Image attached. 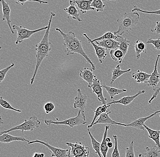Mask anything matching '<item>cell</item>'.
Instances as JSON below:
<instances>
[{"instance_id":"31","label":"cell","mask_w":160,"mask_h":157,"mask_svg":"<svg viewBox=\"0 0 160 157\" xmlns=\"http://www.w3.org/2000/svg\"><path fill=\"white\" fill-rule=\"evenodd\" d=\"M88 131L89 135L90 137L91 138V142H92V146L93 149L94 150L96 154L99 157H103L101 152V143L98 142L97 140L92 135L89 129L88 128Z\"/></svg>"},{"instance_id":"24","label":"cell","mask_w":160,"mask_h":157,"mask_svg":"<svg viewBox=\"0 0 160 157\" xmlns=\"http://www.w3.org/2000/svg\"><path fill=\"white\" fill-rule=\"evenodd\" d=\"M143 126L148 133L149 138L153 140L156 145L160 149V130H152L147 126L145 124Z\"/></svg>"},{"instance_id":"38","label":"cell","mask_w":160,"mask_h":157,"mask_svg":"<svg viewBox=\"0 0 160 157\" xmlns=\"http://www.w3.org/2000/svg\"><path fill=\"white\" fill-rule=\"evenodd\" d=\"M15 66L14 63H12L7 67L2 69L0 71V83L2 82L4 80L5 77L8 73V72L11 70L12 68L13 67Z\"/></svg>"},{"instance_id":"7","label":"cell","mask_w":160,"mask_h":157,"mask_svg":"<svg viewBox=\"0 0 160 157\" xmlns=\"http://www.w3.org/2000/svg\"><path fill=\"white\" fill-rule=\"evenodd\" d=\"M48 26L40 28L37 30H30L22 26H18L17 25H14L12 26L13 30L17 31V38L15 44L16 45L22 43L25 40L30 38L33 35L39 32H40L47 30L48 28Z\"/></svg>"},{"instance_id":"10","label":"cell","mask_w":160,"mask_h":157,"mask_svg":"<svg viewBox=\"0 0 160 157\" xmlns=\"http://www.w3.org/2000/svg\"><path fill=\"white\" fill-rule=\"evenodd\" d=\"M88 87L92 89L93 92L96 94L98 100L103 105H106L108 104L107 103L108 99L104 96L103 94V87L102 83L100 82L99 80L97 78V76L95 78L92 84Z\"/></svg>"},{"instance_id":"50","label":"cell","mask_w":160,"mask_h":157,"mask_svg":"<svg viewBox=\"0 0 160 157\" xmlns=\"http://www.w3.org/2000/svg\"><path fill=\"white\" fill-rule=\"evenodd\" d=\"M138 157H142V154H139L138 155Z\"/></svg>"},{"instance_id":"13","label":"cell","mask_w":160,"mask_h":157,"mask_svg":"<svg viewBox=\"0 0 160 157\" xmlns=\"http://www.w3.org/2000/svg\"><path fill=\"white\" fill-rule=\"evenodd\" d=\"M111 114V110H110L109 109L108 111L102 114L99 117L98 119L94 123L93 126L98 124H106V125H118L126 127V124L118 122L111 119L109 116L110 114Z\"/></svg>"},{"instance_id":"42","label":"cell","mask_w":160,"mask_h":157,"mask_svg":"<svg viewBox=\"0 0 160 157\" xmlns=\"http://www.w3.org/2000/svg\"><path fill=\"white\" fill-rule=\"evenodd\" d=\"M16 2L17 4L22 5V6H23L25 3L28 2H37L39 3L40 4H45L48 3V2L47 1H42V0H16Z\"/></svg>"},{"instance_id":"35","label":"cell","mask_w":160,"mask_h":157,"mask_svg":"<svg viewBox=\"0 0 160 157\" xmlns=\"http://www.w3.org/2000/svg\"><path fill=\"white\" fill-rule=\"evenodd\" d=\"M91 6L94 8L97 12H103L106 5L102 0H93Z\"/></svg>"},{"instance_id":"15","label":"cell","mask_w":160,"mask_h":157,"mask_svg":"<svg viewBox=\"0 0 160 157\" xmlns=\"http://www.w3.org/2000/svg\"><path fill=\"white\" fill-rule=\"evenodd\" d=\"M70 6L68 7L65 8L64 10L69 17H72L73 19L77 20L79 22H82V19L80 17L79 10L78 9L77 6L73 0H69Z\"/></svg>"},{"instance_id":"29","label":"cell","mask_w":160,"mask_h":157,"mask_svg":"<svg viewBox=\"0 0 160 157\" xmlns=\"http://www.w3.org/2000/svg\"><path fill=\"white\" fill-rule=\"evenodd\" d=\"M131 71V69H129L127 70H122L121 69V66L120 65H118L115 68L113 69L112 71V76L111 79V84H113V83L117 80L120 76H122L124 74L130 72Z\"/></svg>"},{"instance_id":"3","label":"cell","mask_w":160,"mask_h":157,"mask_svg":"<svg viewBox=\"0 0 160 157\" xmlns=\"http://www.w3.org/2000/svg\"><path fill=\"white\" fill-rule=\"evenodd\" d=\"M140 15L138 12H125L123 16L117 20L118 24V29L114 32V34L121 36L126 32H128L138 23Z\"/></svg>"},{"instance_id":"8","label":"cell","mask_w":160,"mask_h":157,"mask_svg":"<svg viewBox=\"0 0 160 157\" xmlns=\"http://www.w3.org/2000/svg\"><path fill=\"white\" fill-rule=\"evenodd\" d=\"M39 144L43 145L49 150L52 153V157H68V149H62L61 148L55 147L51 145L48 143L45 142L40 140H36L33 141H30L28 144Z\"/></svg>"},{"instance_id":"28","label":"cell","mask_w":160,"mask_h":157,"mask_svg":"<svg viewBox=\"0 0 160 157\" xmlns=\"http://www.w3.org/2000/svg\"><path fill=\"white\" fill-rule=\"evenodd\" d=\"M109 129V126L107 125L105 126L104 133L101 144V152L103 157H107L108 151L109 148L108 146V142L106 141V138L108 137V131Z\"/></svg>"},{"instance_id":"12","label":"cell","mask_w":160,"mask_h":157,"mask_svg":"<svg viewBox=\"0 0 160 157\" xmlns=\"http://www.w3.org/2000/svg\"><path fill=\"white\" fill-rule=\"evenodd\" d=\"M160 57V55H158L155 62L154 69L153 72L151 74V77L149 80L148 82V86L152 87L154 91L157 87V86H158L160 82V74L159 73L158 70V63Z\"/></svg>"},{"instance_id":"2","label":"cell","mask_w":160,"mask_h":157,"mask_svg":"<svg viewBox=\"0 0 160 157\" xmlns=\"http://www.w3.org/2000/svg\"><path fill=\"white\" fill-rule=\"evenodd\" d=\"M56 16V15L55 13L51 12L48 25V27L47 29L46 30L44 36L43 37L41 42L36 45V64L34 71L30 81L31 85H32L34 82L36 76L41 64L43 60L48 56L50 52L52 50L51 47L52 44L49 41L50 31L53 18Z\"/></svg>"},{"instance_id":"18","label":"cell","mask_w":160,"mask_h":157,"mask_svg":"<svg viewBox=\"0 0 160 157\" xmlns=\"http://www.w3.org/2000/svg\"><path fill=\"white\" fill-rule=\"evenodd\" d=\"M93 70L91 68L85 67L83 70H81L79 76L85 81L87 82L88 86H91L96 76L94 74Z\"/></svg>"},{"instance_id":"33","label":"cell","mask_w":160,"mask_h":157,"mask_svg":"<svg viewBox=\"0 0 160 157\" xmlns=\"http://www.w3.org/2000/svg\"><path fill=\"white\" fill-rule=\"evenodd\" d=\"M144 157H160V149L157 145L153 147L146 148Z\"/></svg>"},{"instance_id":"26","label":"cell","mask_w":160,"mask_h":157,"mask_svg":"<svg viewBox=\"0 0 160 157\" xmlns=\"http://www.w3.org/2000/svg\"><path fill=\"white\" fill-rule=\"evenodd\" d=\"M110 107H111V105H108V104H106V105H102L98 107L94 111V116L93 119L92 121V122L88 126V129H90V128L92 127L93 125L96 121V119L99 117L102 114L108 111Z\"/></svg>"},{"instance_id":"20","label":"cell","mask_w":160,"mask_h":157,"mask_svg":"<svg viewBox=\"0 0 160 157\" xmlns=\"http://www.w3.org/2000/svg\"><path fill=\"white\" fill-rule=\"evenodd\" d=\"M96 44L104 48L106 50H112L118 48L119 42L113 39L104 40L95 42Z\"/></svg>"},{"instance_id":"44","label":"cell","mask_w":160,"mask_h":157,"mask_svg":"<svg viewBox=\"0 0 160 157\" xmlns=\"http://www.w3.org/2000/svg\"><path fill=\"white\" fill-rule=\"evenodd\" d=\"M151 32L156 34H160V21L156 22V26L153 29H151Z\"/></svg>"},{"instance_id":"51","label":"cell","mask_w":160,"mask_h":157,"mask_svg":"<svg viewBox=\"0 0 160 157\" xmlns=\"http://www.w3.org/2000/svg\"></svg>"},{"instance_id":"39","label":"cell","mask_w":160,"mask_h":157,"mask_svg":"<svg viewBox=\"0 0 160 157\" xmlns=\"http://www.w3.org/2000/svg\"><path fill=\"white\" fill-rule=\"evenodd\" d=\"M138 12L144 13L149 14H156L160 15V10L154 11H146L141 9L137 6H133V9L132 10V12Z\"/></svg>"},{"instance_id":"1","label":"cell","mask_w":160,"mask_h":157,"mask_svg":"<svg viewBox=\"0 0 160 157\" xmlns=\"http://www.w3.org/2000/svg\"><path fill=\"white\" fill-rule=\"evenodd\" d=\"M57 32L61 34L63 38L66 55L67 56L74 55L75 53L79 54L85 59L86 62L90 64L92 68L94 71L96 70V66L92 61L89 56L85 52L83 47L82 43L76 37V34L72 31H70L67 33H65L63 31L57 28Z\"/></svg>"},{"instance_id":"5","label":"cell","mask_w":160,"mask_h":157,"mask_svg":"<svg viewBox=\"0 0 160 157\" xmlns=\"http://www.w3.org/2000/svg\"><path fill=\"white\" fill-rule=\"evenodd\" d=\"M41 122L35 115L32 116L29 119H25L24 121L18 125L13 127L7 130L1 132V134L9 133L16 130H20L22 133L25 131H33L38 129L41 125Z\"/></svg>"},{"instance_id":"43","label":"cell","mask_w":160,"mask_h":157,"mask_svg":"<svg viewBox=\"0 0 160 157\" xmlns=\"http://www.w3.org/2000/svg\"><path fill=\"white\" fill-rule=\"evenodd\" d=\"M160 86L158 87H157L156 89H155L154 93L153 94L152 97H151V99H150L149 101H148V103H152V101H154V100H155V99H156L157 97H158V95H159V94L160 93Z\"/></svg>"},{"instance_id":"45","label":"cell","mask_w":160,"mask_h":157,"mask_svg":"<svg viewBox=\"0 0 160 157\" xmlns=\"http://www.w3.org/2000/svg\"><path fill=\"white\" fill-rule=\"evenodd\" d=\"M32 157H45V154L44 153L36 152L33 155Z\"/></svg>"},{"instance_id":"46","label":"cell","mask_w":160,"mask_h":157,"mask_svg":"<svg viewBox=\"0 0 160 157\" xmlns=\"http://www.w3.org/2000/svg\"><path fill=\"white\" fill-rule=\"evenodd\" d=\"M108 146L109 148H112L113 146V143L112 142L108 143Z\"/></svg>"},{"instance_id":"49","label":"cell","mask_w":160,"mask_h":157,"mask_svg":"<svg viewBox=\"0 0 160 157\" xmlns=\"http://www.w3.org/2000/svg\"><path fill=\"white\" fill-rule=\"evenodd\" d=\"M4 122H3L2 121V118H1V126H2V124H3Z\"/></svg>"},{"instance_id":"11","label":"cell","mask_w":160,"mask_h":157,"mask_svg":"<svg viewBox=\"0 0 160 157\" xmlns=\"http://www.w3.org/2000/svg\"><path fill=\"white\" fill-rule=\"evenodd\" d=\"M160 114V110L156 111L154 113L151 114L148 116L136 119L134 121L128 124H126V127H131L134 128L137 130H145L146 129L144 127L145 122L150 119L158 115V114Z\"/></svg>"},{"instance_id":"27","label":"cell","mask_w":160,"mask_h":157,"mask_svg":"<svg viewBox=\"0 0 160 157\" xmlns=\"http://www.w3.org/2000/svg\"><path fill=\"white\" fill-rule=\"evenodd\" d=\"M134 48L137 59L141 58V54L142 53H147V46L146 44L141 40H138L135 42Z\"/></svg>"},{"instance_id":"19","label":"cell","mask_w":160,"mask_h":157,"mask_svg":"<svg viewBox=\"0 0 160 157\" xmlns=\"http://www.w3.org/2000/svg\"><path fill=\"white\" fill-rule=\"evenodd\" d=\"M15 141L27 142L28 143L30 141L25 138L15 136L8 133L0 134V142L2 144H9Z\"/></svg>"},{"instance_id":"36","label":"cell","mask_w":160,"mask_h":157,"mask_svg":"<svg viewBox=\"0 0 160 157\" xmlns=\"http://www.w3.org/2000/svg\"><path fill=\"white\" fill-rule=\"evenodd\" d=\"M134 141H132L129 146L125 150V157H135Z\"/></svg>"},{"instance_id":"37","label":"cell","mask_w":160,"mask_h":157,"mask_svg":"<svg viewBox=\"0 0 160 157\" xmlns=\"http://www.w3.org/2000/svg\"><path fill=\"white\" fill-rule=\"evenodd\" d=\"M113 138L115 141V146L112 154V157H120L118 146V137L116 135L113 136Z\"/></svg>"},{"instance_id":"47","label":"cell","mask_w":160,"mask_h":157,"mask_svg":"<svg viewBox=\"0 0 160 157\" xmlns=\"http://www.w3.org/2000/svg\"><path fill=\"white\" fill-rule=\"evenodd\" d=\"M106 141H107V142L109 143L110 142H111V141H112V140H111V138L110 137H107V138H106Z\"/></svg>"},{"instance_id":"30","label":"cell","mask_w":160,"mask_h":157,"mask_svg":"<svg viewBox=\"0 0 160 157\" xmlns=\"http://www.w3.org/2000/svg\"><path fill=\"white\" fill-rule=\"evenodd\" d=\"M110 55L113 60L115 61H118L119 64L122 63L125 56L123 52L119 48L111 50Z\"/></svg>"},{"instance_id":"4","label":"cell","mask_w":160,"mask_h":157,"mask_svg":"<svg viewBox=\"0 0 160 157\" xmlns=\"http://www.w3.org/2000/svg\"><path fill=\"white\" fill-rule=\"evenodd\" d=\"M44 122L47 125L49 126L51 125H62L68 126L71 128H73L74 127L80 125H85L87 123L85 112H83L81 110H79L78 115L73 117L70 118L60 121H54L52 120H45Z\"/></svg>"},{"instance_id":"41","label":"cell","mask_w":160,"mask_h":157,"mask_svg":"<svg viewBox=\"0 0 160 157\" xmlns=\"http://www.w3.org/2000/svg\"><path fill=\"white\" fill-rule=\"evenodd\" d=\"M147 44H152L156 50L160 51V38L156 40L153 39L152 38H150L148 40Z\"/></svg>"},{"instance_id":"6","label":"cell","mask_w":160,"mask_h":157,"mask_svg":"<svg viewBox=\"0 0 160 157\" xmlns=\"http://www.w3.org/2000/svg\"><path fill=\"white\" fill-rule=\"evenodd\" d=\"M66 145L70 148L68 151V157H89L90 149L85 146L81 142L75 143L66 142Z\"/></svg>"},{"instance_id":"23","label":"cell","mask_w":160,"mask_h":157,"mask_svg":"<svg viewBox=\"0 0 160 157\" xmlns=\"http://www.w3.org/2000/svg\"><path fill=\"white\" fill-rule=\"evenodd\" d=\"M102 87L106 90L112 100H114L115 97L117 95H120V94L122 93L127 92V90L126 89L116 88L113 87L107 86L106 84L103 83H102Z\"/></svg>"},{"instance_id":"14","label":"cell","mask_w":160,"mask_h":157,"mask_svg":"<svg viewBox=\"0 0 160 157\" xmlns=\"http://www.w3.org/2000/svg\"><path fill=\"white\" fill-rule=\"evenodd\" d=\"M2 7V21H7V24L9 27L11 32L14 34L13 29L11 26V9L10 8L9 4L5 0H1Z\"/></svg>"},{"instance_id":"21","label":"cell","mask_w":160,"mask_h":157,"mask_svg":"<svg viewBox=\"0 0 160 157\" xmlns=\"http://www.w3.org/2000/svg\"><path fill=\"white\" fill-rule=\"evenodd\" d=\"M151 74H149L142 71L138 70L136 72L132 74V77L138 83H148Z\"/></svg>"},{"instance_id":"34","label":"cell","mask_w":160,"mask_h":157,"mask_svg":"<svg viewBox=\"0 0 160 157\" xmlns=\"http://www.w3.org/2000/svg\"><path fill=\"white\" fill-rule=\"evenodd\" d=\"M0 105H1V106L4 109L12 110L14 111L19 113H21L22 111L19 109H16V108L13 107L12 105L7 100H5L2 97V96H1V97H0Z\"/></svg>"},{"instance_id":"22","label":"cell","mask_w":160,"mask_h":157,"mask_svg":"<svg viewBox=\"0 0 160 157\" xmlns=\"http://www.w3.org/2000/svg\"><path fill=\"white\" fill-rule=\"evenodd\" d=\"M88 42L92 45L93 47L94 48L95 52H96L97 57L100 63L102 64L104 60H105V59L106 58L107 56L106 49L96 44L93 42Z\"/></svg>"},{"instance_id":"40","label":"cell","mask_w":160,"mask_h":157,"mask_svg":"<svg viewBox=\"0 0 160 157\" xmlns=\"http://www.w3.org/2000/svg\"><path fill=\"white\" fill-rule=\"evenodd\" d=\"M44 110L46 114H49L52 112L55 109L54 104L51 102L46 103L43 106Z\"/></svg>"},{"instance_id":"32","label":"cell","mask_w":160,"mask_h":157,"mask_svg":"<svg viewBox=\"0 0 160 157\" xmlns=\"http://www.w3.org/2000/svg\"><path fill=\"white\" fill-rule=\"evenodd\" d=\"M118 42H119L118 48L123 52L125 56L128 51L129 47L130 46V41L126 38L121 36H118Z\"/></svg>"},{"instance_id":"48","label":"cell","mask_w":160,"mask_h":157,"mask_svg":"<svg viewBox=\"0 0 160 157\" xmlns=\"http://www.w3.org/2000/svg\"><path fill=\"white\" fill-rule=\"evenodd\" d=\"M103 2H107L111 1H118V0H102Z\"/></svg>"},{"instance_id":"25","label":"cell","mask_w":160,"mask_h":157,"mask_svg":"<svg viewBox=\"0 0 160 157\" xmlns=\"http://www.w3.org/2000/svg\"><path fill=\"white\" fill-rule=\"evenodd\" d=\"M83 36H84L85 37L87 38L88 42H97V41L108 39H113L118 42V36L115 35L114 33H113L111 32H107L105 33L102 36H101L99 37L94 39L93 40H91L86 34H83Z\"/></svg>"},{"instance_id":"17","label":"cell","mask_w":160,"mask_h":157,"mask_svg":"<svg viewBox=\"0 0 160 157\" xmlns=\"http://www.w3.org/2000/svg\"><path fill=\"white\" fill-rule=\"evenodd\" d=\"M146 91L144 90L140 91L137 94L133 96H127L123 97L118 101H113L111 102L108 103V105H111L112 104H121L123 105L127 106L129 105L136 98L138 97L139 96L142 94H145Z\"/></svg>"},{"instance_id":"16","label":"cell","mask_w":160,"mask_h":157,"mask_svg":"<svg viewBox=\"0 0 160 157\" xmlns=\"http://www.w3.org/2000/svg\"><path fill=\"white\" fill-rule=\"evenodd\" d=\"M93 0H74V2L79 11L85 14L88 11H94L95 9L91 6Z\"/></svg>"},{"instance_id":"9","label":"cell","mask_w":160,"mask_h":157,"mask_svg":"<svg viewBox=\"0 0 160 157\" xmlns=\"http://www.w3.org/2000/svg\"><path fill=\"white\" fill-rule=\"evenodd\" d=\"M77 96L75 98L73 106L75 109H80L82 112H85L87 107L88 96L86 93H84L80 89L77 90Z\"/></svg>"}]
</instances>
